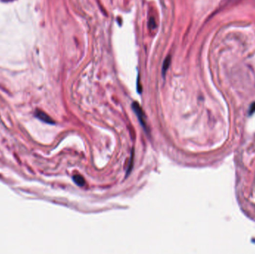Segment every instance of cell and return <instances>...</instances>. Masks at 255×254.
<instances>
[{
	"label": "cell",
	"instance_id": "1",
	"mask_svg": "<svg viewBox=\"0 0 255 254\" xmlns=\"http://www.w3.org/2000/svg\"><path fill=\"white\" fill-rule=\"evenodd\" d=\"M132 108H133L134 111L136 113L138 119H139V123H140L141 126L144 127L145 130H147L146 121H145V115L144 113H143L142 108L139 106V104L137 103V102H134V103L132 104Z\"/></svg>",
	"mask_w": 255,
	"mask_h": 254
},
{
	"label": "cell",
	"instance_id": "2",
	"mask_svg": "<svg viewBox=\"0 0 255 254\" xmlns=\"http://www.w3.org/2000/svg\"><path fill=\"white\" fill-rule=\"evenodd\" d=\"M73 181H75V183L76 184L79 186H83L85 184V181H84V178L81 175H75L73 177Z\"/></svg>",
	"mask_w": 255,
	"mask_h": 254
},
{
	"label": "cell",
	"instance_id": "3",
	"mask_svg": "<svg viewBox=\"0 0 255 254\" xmlns=\"http://www.w3.org/2000/svg\"><path fill=\"white\" fill-rule=\"evenodd\" d=\"M170 63H171V57L168 56L167 58L165 59L164 62L163 64V75H165L170 67Z\"/></svg>",
	"mask_w": 255,
	"mask_h": 254
},
{
	"label": "cell",
	"instance_id": "4",
	"mask_svg": "<svg viewBox=\"0 0 255 254\" xmlns=\"http://www.w3.org/2000/svg\"><path fill=\"white\" fill-rule=\"evenodd\" d=\"M38 117L40 118V119H42V120L46 122V123H50V124H53V123H54V122H53V121L52 120V119H51L49 116H46L45 113H42V112H39V113H38Z\"/></svg>",
	"mask_w": 255,
	"mask_h": 254
},
{
	"label": "cell",
	"instance_id": "5",
	"mask_svg": "<svg viewBox=\"0 0 255 254\" xmlns=\"http://www.w3.org/2000/svg\"><path fill=\"white\" fill-rule=\"evenodd\" d=\"M255 113V102L251 105L250 108H249V115H252Z\"/></svg>",
	"mask_w": 255,
	"mask_h": 254
},
{
	"label": "cell",
	"instance_id": "6",
	"mask_svg": "<svg viewBox=\"0 0 255 254\" xmlns=\"http://www.w3.org/2000/svg\"><path fill=\"white\" fill-rule=\"evenodd\" d=\"M149 27L151 28V29H154L155 27H156V21H155L154 18H151L150 20H149Z\"/></svg>",
	"mask_w": 255,
	"mask_h": 254
}]
</instances>
